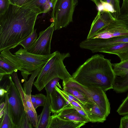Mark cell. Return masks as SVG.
I'll return each mask as SVG.
<instances>
[{
	"instance_id": "cell-7",
	"label": "cell",
	"mask_w": 128,
	"mask_h": 128,
	"mask_svg": "<svg viewBox=\"0 0 128 128\" xmlns=\"http://www.w3.org/2000/svg\"><path fill=\"white\" fill-rule=\"evenodd\" d=\"M56 53V51L49 55H40L31 53L22 48L15 52L14 54L24 64V69L21 71V74L24 80H27L29 75L46 64Z\"/></svg>"
},
{
	"instance_id": "cell-25",
	"label": "cell",
	"mask_w": 128,
	"mask_h": 128,
	"mask_svg": "<svg viewBox=\"0 0 128 128\" xmlns=\"http://www.w3.org/2000/svg\"><path fill=\"white\" fill-rule=\"evenodd\" d=\"M106 2L112 7L114 12L112 16L114 18H116L120 12V0H106Z\"/></svg>"
},
{
	"instance_id": "cell-27",
	"label": "cell",
	"mask_w": 128,
	"mask_h": 128,
	"mask_svg": "<svg viewBox=\"0 0 128 128\" xmlns=\"http://www.w3.org/2000/svg\"><path fill=\"white\" fill-rule=\"evenodd\" d=\"M35 96L37 108L40 106H44L46 101V96L41 93L36 94Z\"/></svg>"
},
{
	"instance_id": "cell-36",
	"label": "cell",
	"mask_w": 128,
	"mask_h": 128,
	"mask_svg": "<svg viewBox=\"0 0 128 128\" xmlns=\"http://www.w3.org/2000/svg\"><path fill=\"white\" fill-rule=\"evenodd\" d=\"M19 0H9L10 4H16V2Z\"/></svg>"
},
{
	"instance_id": "cell-15",
	"label": "cell",
	"mask_w": 128,
	"mask_h": 128,
	"mask_svg": "<svg viewBox=\"0 0 128 128\" xmlns=\"http://www.w3.org/2000/svg\"><path fill=\"white\" fill-rule=\"evenodd\" d=\"M101 52L117 56L121 61L128 60V42L122 43L111 46Z\"/></svg>"
},
{
	"instance_id": "cell-10",
	"label": "cell",
	"mask_w": 128,
	"mask_h": 128,
	"mask_svg": "<svg viewBox=\"0 0 128 128\" xmlns=\"http://www.w3.org/2000/svg\"><path fill=\"white\" fill-rule=\"evenodd\" d=\"M10 50L0 52V78L7 75H11L18 70L22 71L24 65L18 57L12 54Z\"/></svg>"
},
{
	"instance_id": "cell-21",
	"label": "cell",
	"mask_w": 128,
	"mask_h": 128,
	"mask_svg": "<svg viewBox=\"0 0 128 128\" xmlns=\"http://www.w3.org/2000/svg\"><path fill=\"white\" fill-rule=\"evenodd\" d=\"M62 86L63 90L74 96L82 104H84L87 102L94 103L90 101L84 94L74 88L65 85Z\"/></svg>"
},
{
	"instance_id": "cell-6",
	"label": "cell",
	"mask_w": 128,
	"mask_h": 128,
	"mask_svg": "<svg viewBox=\"0 0 128 128\" xmlns=\"http://www.w3.org/2000/svg\"><path fill=\"white\" fill-rule=\"evenodd\" d=\"M72 88L84 94L91 102L95 103L107 117L110 113V105L105 92L96 87H87L78 83L72 78L62 85Z\"/></svg>"
},
{
	"instance_id": "cell-9",
	"label": "cell",
	"mask_w": 128,
	"mask_h": 128,
	"mask_svg": "<svg viewBox=\"0 0 128 128\" xmlns=\"http://www.w3.org/2000/svg\"><path fill=\"white\" fill-rule=\"evenodd\" d=\"M54 24L52 22L45 30L40 32L39 36L28 51L32 53L42 55L50 54L51 42L53 32Z\"/></svg>"
},
{
	"instance_id": "cell-16",
	"label": "cell",
	"mask_w": 128,
	"mask_h": 128,
	"mask_svg": "<svg viewBox=\"0 0 128 128\" xmlns=\"http://www.w3.org/2000/svg\"><path fill=\"white\" fill-rule=\"evenodd\" d=\"M50 110L52 113L58 114L66 106V101L55 88L50 94Z\"/></svg>"
},
{
	"instance_id": "cell-34",
	"label": "cell",
	"mask_w": 128,
	"mask_h": 128,
	"mask_svg": "<svg viewBox=\"0 0 128 128\" xmlns=\"http://www.w3.org/2000/svg\"><path fill=\"white\" fill-rule=\"evenodd\" d=\"M7 91L4 88L0 87V95L1 98H3L4 96H5L6 94Z\"/></svg>"
},
{
	"instance_id": "cell-26",
	"label": "cell",
	"mask_w": 128,
	"mask_h": 128,
	"mask_svg": "<svg viewBox=\"0 0 128 128\" xmlns=\"http://www.w3.org/2000/svg\"><path fill=\"white\" fill-rule=\"evenodd\" d=\"M120 115L128 114V95L124 99L116 111Z\"/></svg>"
},
{
	"instance_id": "cell-24",
	"label": "cell",
	"mask_w": 128,
	"mask_h": 128,
	"mask_svg": "<svg viewBox=\"0 0 128 128\" xmlns=\"http://www.w3.org/2000/svg\"><path fill=\"white\" fill-rule=\"evenodd\" d=\"M60 79L59 78H54L46 84L44 88L47 94L50 95L54 90L55 87L56 86H58L59 88H61L58 82Z\"/></svg>"
},
{
	"instance_id": "cell-30",
	"label": "cell",
	"mask_w": 128,
	"mask_h": 128,
	"mask_svg": "<svg viewBox=\"0 0 128 128\" xmlns=\"http://www.w3.org/2000/svg\"><path fill=\"white\" fill-rule=\"evenodd\" d=\"M71 105L73 107L75 108L80 114L83 116L88 119L87 115L83 109L76 107L72 105Z\"/></svg>"
},
{
	"instance_id": "cell-17",
	"label": "cell",
	"mask_w": 128,
	"mask_h": 128,
	"mask_svg": "<svg viewBox=\"0 0 128 128\" xmlns=\"http://www.w3.org/2000/svg\"><path fill=\"white\" fill-rule=\"evenodd\" d=\"M46 101L41 113L38 116V124L36 128H48L50 116V95L47 94Z\"/></svg>"
},
{
	"instance_id": "cell-8",
	"label": "cell",
	"mask_w": 128,
	"mask_h": 128,
	"mask_svg": "<svg viewBox=\"0 0 128 128\" xmlns=\"http://www.w3.org/2000/svg\"><path fill=\"white\" fill-rule=\"evenodd\" d=\"M128 42V36H120L108 39L92 38L82 41L80 47L89 50L92 53L101 52L105 48L122 43Z\"/></svg>"
},
{
	"instance_id": "cell-28",
	"label": "cell",
	"mask_w": 128,
	"mask_h": 128,
	"mask_svg": "<svg viewBox=\"0 0 128 128\" xmlns=\"http://www.w3.org/2000/svg\"><path fill=\"white\" fill-rule=\"evenodd\" d=\"M0 15L4 14L8 8L10 3L9 0H0Z\"/></svg>"
},
{
	"instance_id": "cell-13",
	"label": "cell",
	"mask_w": 128,
	"mask_h": 128,
	"mask_svg": "<svg viewBox=\"0 0 128 128\" xmlns=\"http://www.w3.org/2000/svg\"><path fill=\"white\" fill-rule=\"evenodd\" d=\"M86 123L68 120L60 118L56 114L50 116L48 128H79Z\"/></svg>"
},
{
	"instance_id": "cell-14",
	"label": "cell",
	"mask_w": 128,
	"mask_h": 128,
	"mask_svg": "<svg viewBox=\"0 0 128 128\" xmlns=\"http://www.w3.org/2000/svg\"><path fill=\"white\" fill-rule=\"evenodd\" d=\"M57 114L60 118L66 120L86 123L90 122L88 119L80 114L70 104L66 106Z\"/></svg>"
},
{
	"instance_id": "cell-31",
	"label": "cell",
	"mask_w": 128,
	"mask_h": 128,
	"mask_svg": "<svg viewBox=\"0 0 128 128\" xmlns=\"http://www.w3.org/2000/svg\"><path fill=\"white\" fill-rule=\"evenodd\" d=\"M92 1L98 8L102 5L104 3L106 2V0H90Z\"/></svg>"
},
{
	"instance_id": "cell-2",
	"label": "cell",
	"mask_w": 128,
	"mask_h": 128,
	"mask_svg": "<svg viewBox=\"0 0 128 128\" xmlns=\"http://www.w3.org/2000/svg\"><path fill=\"white\" fill-rule=\"evenodd\" d=\"M72 76L73 80L82 86L99 88L106 92L113 89L116 76L111 60L96 54L80 66Z\"/></svg>"
},
{
	"instance_id": "cell-29",
	"label": "cell",
	"mask_w": 128,
	"mask_h": 128,
	"mask_svg": "<svg viewBox=\"0 0 128 128\" xmlns=\"http://www.w3.org/2000/svg\"><path fill=\"white\" fill-rule=\"evenodd\" d=\"M120 128H128V114L122 117L120 120Z\"/></svg>"
},
{
	"instance_id": "cell-35",
	"label": "cell",
	"mask_w": 128,
	"mask_h": 128,
	"mask_svg": "<svg viewBox=\"0 0 128 128\" xmlns=\"http://www.w3.org/2000/svg\"><path fill=\"white\" fill-rule=\"evenodd\" d=\"M27 0H19L16 3L15 5L21 6Z\"/></svg>"
},
{
	"instance_id": "cell-23",
	"label": "cell",
	"mask_w": 128,
	"mask_h": 128,
	"mask_svg": "<svg viewBox=\"0 0 128 128\" xmlns=\"http://www.w3.org/2000/svg\"><path fill=\"white\" fill-rule=\"evenodd\" d=\"M36 29L34 30L32 33L26 39L21 42L19 45L24 48L28 50L34 44L37 39L38 34L36 32Z\"/></svg>"
},
{
	"instance_id": "cell-4",
	"label": "cell",
	"mask_w": 128,
	"mask_h": 128,
	"mask_svg": "<svg viewBox=\"0 0 128 128\" xmlns=\"http://www.w3.org/2000/svg\"><path fill=\"white\" fill-rule=\"evenodd\" d=\"M9 75L6 85L10 114L14 128L28 126L30 122L25 111L23 102L15 84Z\"/></svg>"
},
{
	"instance_id": "cell-19",
	"label": "cell",
	"mask_w": 128,
	"mask_h": 128,
	"mask_svg": "<svg viewBox=\"0 0 128 128\" xmlns=\"http://www.w3.org/2000/svg\"><path fill=\"white\" fill-rule=\"evenodd\" d=\"M113 89L118 93L125 92L128 90V73L122 76H116Z\"/></svg>"
},
{
	"instance_id": "cell-5",
	"label": "cell",
	"mask_w": 128,
	"mask_h": 128,
	"mask_svg": "<svg viewBox=\"0 0 128 128\" xmlns=\"http://www.w3.org/2000/svg\"><path fill=\"white\" fill-rule=\"evenodd\" d=\"M75 0H54L52 13L55 30L66 27L73 22Z\"/></svg>"
},
{
	"instance_id": "cell-3",
	"label": "cell",
	"mask_w": 128,
	"mask_h": 128,
	"mask_svg": "<svg viewBox=\"0 0 128 128\" xmlns=\"http://www.w3.org/2000/svg\"><path fill=\"white\" fill-rule=\"evenodd\" d=\"M70 56L69 53H61L56 51L55 54L41 68L33 83L38 91L42 90L48 82L54 78H60L62 80V83L72 78L63 63L64 60Z\"/></svg>"
},
{
	"instance_id": "cell-32",
	"label": "cell",
	"mask_w": 128,
	"mask_h": 128,
	"mask_svg": "<svg viewBox=\"0 0 128 128\" xmlns=\"http://www.w3.org/2000/svg\"><path fill=\"white\" fill-rule=\"evenodd\" d=\"M70 104L71 105L76 107L83 109L82 106V104L80 103L73 100L71 102Z\"/></svg>"
},
{
	"instance_id": "cell-11",
	"label": "cell",
	"mask_w": 128,
	"mask_h": 128,
	"mask_svg": "<svg viewBox=\"0 0 128 128\" xmlns=\"http://www.w3.org/2000/svg\"><path fill=\"white\" fill-rule=\"evenodd\" d=\"M114 18L110 11L99 10L92 22L86 39L92 38L101 29Z\"/></svg>"
},
{
	"instance_id": "cell-22",
	"label": "cell",
	"mask_w": 128,
	"mask_h": 128,
	"mask_svg": "<svg viewBox=\"0 0 128 128\" xmlns=\"http://www.w3.org/2000/svg\"><path fill=\"white\" fill-rule=\"evenodd\" d=\"M112 65L116 76H123L128 73V60L118 63L112 64Z\"/></svg>"
},
{
	"instance_id": "cell-12",
	"label": "cell",
	"mask_w": 128,
	"mask_h": 128,
	"mask_svg": "<svg viewBox=\"0 0 128 128\" xmlns=\"http://www.w3.org/2000/svg\"><path fill=\"white\" fill-rule=\"evenodd\" d=\"M82 106L90 122H103L106 120L107 116L95 103L87 102Z\"/></svg>"
},
{
	"instance_id": "cell-18",
	"label": "cell",
	"mask_w": 128,
	"mask_h": 128,
	"mask_svg": "<svg viewBox=\"0 0 128 128\" xmlns=\"http://www.w3.org/2000/svg\"><path fill=\"white\" fill-rule=\"evenodd\" d=\"M54 0H27L21 6H34L39 8L42 13L49 12Z\"/></svg>"
},
{
	"instance_id": "cell-33",
	"label": "cell",
	"mask_w": 128,
	"mask_h": 128,
	"mask_svg": "<svg viewBox=\"0 0 128 128\" xmlns=\"http://www.w3.org/2000/svg\"><path fill=\"white\" fill-rule=\"evenodd\" d=\"M31 98L32 104L35 110L37 108L36 106V98L35 95H31Z\"/></svg>"
},
{
	"instance_id": "cell-1",
	"label": "cell",
	"mask_w": 128,
	"mask_h": 128,
	"mask_svg": "<svg viewBox=\"0 0 128 128\" xmlns=\"http://www.w3.org/2000/svg\"><path fill=\"white\" fill-rule=\"evenodd\" d=\"M42 13L33 6H20L10 4L0 15V52L14 48L33 32L38 15Z\"/></svg>"
},
{
	"instance_id": "cell-20",
	"label": "cell",
	"mask_w": 128,
	"mask_h": 128,
	"mask_svg": "<svg viewBox=\"0 0 128 128\" xmlns=\"http://www.w3.org/2000/svg\"><path fill=\"white\" fill-rule=\"evenodd\" d=\"M5 106L4 114L0 119V128H14L9 111L8 102L6 92L5 100Z\"/></svg>"
}]
</instances>
